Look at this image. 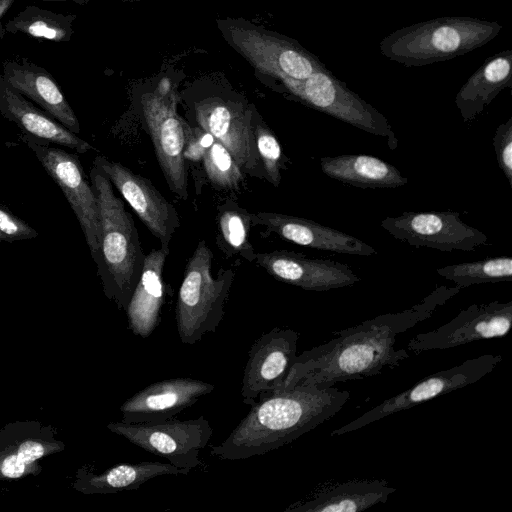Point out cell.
I'll return each mask as SVG.
<instances>
[{"instance_id":"cell-23","label":"cell","mask_w":512,"mask_h":512,"mask_svg":"<svg viewBox=\"0 0 512 512\" xmlns=\"http://www.w3.org/2000/svg\"><path fill=\"white\" fill-rule=\"evenodd\" d=\"M396 491L385 479H361L322 488L312 498L295 503L286 512H362L384 504Z\"/></svg>"},{"instance_id":"cell-34","label":"cell","mask_w":512,"mask_h":512,"mask_svg":"<svg viewBox=\"0 0 512 512\" xmlns=\"http://www.w3.org/2000/svg\"><path fill=\"white\" fill-rule=\"evenodd\" d=\"M184 159L199 161L213 144L215 138L202 128H192L184 122Z\"/></svg>"},{"instance_id":"cell-4","label":"cell","mask_w":512,"mask_h":512,"mask_svg":"<svg viewBox=\"0 0 512 512\" xmlns=\"http://www.w3.org/2000/svg\"><path fill=\"white\" fill-rule=\"evenodd\" d=\"M503 26L471 16H443L405 26L379 43L382 55L407 67L450 60L493 40Z\"/></svg>"},{"instance_id":"cell-32","label":"cell","mask_w":512,"mask_h":512,"mask_svg":"<svg viewBox=\"0 0 512 512\" xmlns=\"http://www.w3.org/2000/svg\"><path fill=\"white\" fill-rule=\"evenodd\" d=\"M492 142L498 166L512 187V116L496 128Z\"/></svg>"},{"instance_id":"cell-29","label":"cell","mask_w":512,"mask_h":512,"mask_svg":"<svg viewBox=\"0 0 512 512\" xmlns=\"http://www.w3.org/2000/svg\"><path fill=\"white\" fill-rule=\"evenodd\" d=\"M218 229L221 247L229 254H239L248 261H254L255 251L249 242L252 214L227 201L219 207Z\"/></svg>"},{"instance_id":"cell-9","label":"cell","mask_w":512,"mask_h":512,"mask_svg":"<svg viewBox=\"0 0 512 512\" xmlns=\"http://www.w3.org/2000/svg\"><path fill=\"white\" fill-rule=\"evenodd\" d=\"M108 428L130 443L156 456L165 458L177 468L190 472L201 464L204 449L213 429L204 416L195 419H167L160 422H113Z\"/></svg>"},{"instance_id":"cell-14","label":"cell","mask_w":512,"mask_h":512,"mask_svg":"<svg viewBox=\"0 0 512 512\" xmlns=\"http://www.w3.org/2000/svg\"><path fill=\"white\" fill-rule=\"evenodd\" d=\"M298 339L295 330L274 327L253 343L242 378L244 404L251 406L283 388L297 356Z\"/></svg>"},{"instance_id":"cell-33","label":"cell","mask_w":512,"mask_h":512,"mask_svg":"<svg viewBox=\"0 0 512 512\" xmlns=\"http://www.w3.org/2000/svg\"><path fill=\"white\" fill-rule=\"evenodd\" d=\"M38 232L24 220L15 216L6 206L0 204V238L3 242L33 239Z\"/></svg>"},{"instance_id":"cell-7","label":"cell","mask_w":512,"mask_h":512,"mask_svg":"<svg viewBox=\"0 0 512 512\" xmlns=\"http://www.w3.org/2000/svg\"><path fill=\"white\" fill-rule=\"evenodd\" d=\"M279 83L306 106L385 139L391 150L398 147V138L387 118L327 68L301 81L287 78Z\"/></svg>"},{"instance_id":"cell-19","label":"cell","mask_w":512,"mask_h":512,"mask_svg":"<svg viewBox=\"0 0 512 512\" xmlns=\"http://www.w3.org/2000/svg\"><path fill=\"white\" fill-rule=\"evenodd\" d=\"M252 224L263 225L280 238L308 248L357 256H373L377 251L368 243L313 220L275 213L252 214Z\"/></svg>"},{"instance_id":"cell-18","label":"cell","mask_w":512,"mask_h":512,"mask_svg":"<svg viewBox=\"0 0 512 512\" xmlns=\"http://www.w3.org/2000/svg\"><path fill=\"white\" fill-rule=\"evenodd\" d=\"M195 111L200 127L231 153L242 171L252 173L260 158L251 113L219 98L196 103Z\"/></svg>"},{"instance_id":"cell-16","label":"cell","mask_w":512,"mask_h":512,"mask_svg":"<svg viewBox=\"0 0 512 512\" xmlns=\"http://www.w3.org/2000/svg\"><path fill=\"white\" fill-rule=\"evenodd\" d=\"M254 262L275 279L306 291L324 292L361 281L347 264L287 250L256 253Z\"/></svg>"},{"instance_id":"cell-36","label":"cell","mask_w":512,"mask_h":512,"mask_svg":"<svg viewBox=\"0 0 512 512\" xmlns=\"http://www.w3.org/2000/svg\"><path fill=\"white\" fill-rule=\"evenodd\" d=\"M26 466L17 455H9L2 463V473L9 478H18L25 472Z\"/></svg>"},{"instance_id":"cell-5","label":"cell","mask_w":512,"mask_h":512,"mask_svg":"<svg viewBox=\"0 0 512 512\" xmlns=\"http://www.w3.org/2000/svg\"><path fill=\"white\" fill-rule=\"evenodd\" d=\"M213 254L201 240L189 259L181 282L177 304L176 325L180 341L196 344L206 333L218 328L234 278L232 269L211 274Z\"/></svg>"},{"instance_id":"cell-6","label":"cell","mask_w":512,"mask_h":512,"mask_svg":"<svg viewBox=\"0 0 512 512\" xmlns=\"http://www.w3.org/2000/svg\"><path fill=\"white\" fill-rule=\"evenodd\" d=\"M226 41L258 72L277 80H304L316 71L326 69L320 59L294 39L246 21H219Z\"/></svg>"},{"instance_id":"cell-24","label":"cell","mask_w":512,"mask_h":512,"mask_svg":"<svg viewBox=\"0 0 512 512\" xmlns=\"http://www.w3.org/2000/svg\"><path fill=\"white\" fill-rule=\"evenodd\" d=\"M506 88H512L511 49L487 58L457 92L455 105L463 122L474 121Z\"/></svg>"},{"instance_id":"cell-28","label":"cell","mask_w":512,"mask_h":512,"mask_svg":"<svg viewBox=\"0 0 512 512\" xmlns=\"http://www.w3.org/2000/svg\"><path fill=\"white\" fill-rule=\"evenodd\" d=\"M436 272L461 289L477 284L511 282L512 258L510 256L487 257L437 268Z\"/></svg>"},{"instance_id":"cell-2","label":"cell","mask_w":512,"mask_h":512,"mask_svg":"<svg viewBox=\"0 0 512 512\" xmlns=\"http://www.w3.org/2000/svg\"><path fill=\"white\" fill-rule=\"evenodd\" d=\"M350 393L334 386L297 382L251 405L248 414L211 455L242 460L263 455L291 443L334 417Z\"/></svg>"},{"instance_id":"cell-12","label":"cell","mask_w":512,"mask_h":512,"mask_svg":"<svg viewBox=\"0 0 512 512\" xmlns=\"http://www.w3.org/2000/svg\"><path fill=\"white\" fill-rule=\"evenodd\" d=\"M501 361V355L484 354L434 373L407 390L384 400L351 422L333 430L330 436L354 432L387 416L473 384L492 372Z\"/></svg>"},{"instance_id":"cell-8","label":"cell","mask_w":512,"mask_h":512,"mask_svg":"<svg viewBox=\"0 0 512 512\" xmlns=\"http://www.w3.org/2000/svg\"><path fill=\"white\" fill-rule=\"evenodd\" d=\"M19 138L34 152L41 166L58 185L75 213L90 253L100 263V219L97 198L76 154L27 134Z\"/></svg>"},{"instance_id":"cell-25","label":"cell","mask_w":512,"mask_h":512,"mask_svg":"<svg viewBox=\"0 0 512 512\" xmlns=\"http://www.w3.org/2000/svg\"><path fill=\"white\" fill-rule=\"evenodd\" d=\"M321 171L329 178L362 189H393L408 183V178L392 164L365 154L324 156Z\"/></svg>"},{"instance_id":"cell-15","label":"cell","mask_w":512,"mask_h":512,"mask_svg":"<svg viewBox=\"0 0 512 512\" xmlns=\"http://www.w3.org/2000/svg\"><path fill=\"white\" fill-rule=\"evenodd\" d=\"M93 166L100 170L130 204L142 222L168 247L180 220L174 206L152 185L150 180L133 173L122 164L97 156Z\"/></svg>"},{"instance_id":"cell-26","label":"cell","mask_w":512,"mask_h":512,"mask_svg":"<svg viewBox=\"0 0 512 512\" xmlns=\"http://www.w3.org/2000/svg\"><path fill=\"white\" fill-rule=\"evenodd\" d=\"M75 14L56 13L28 5L4 25L6 32L23 33L54 42H69L74 34Z\"/></svg>"},{"instance_id":"cell-17","label":"cell","mask_w":512,"mask_h":512,"mask_svg":"<svg viewBox=\"0 0 512 512\" xmlns=\"http://www.w3.org/2000/svg\"><path fill=\"white\" fill-rule=\"evenodd\" d=\"M215 386L190 377H177L152 383L128 398L120 407L122 422H160L173 418L194 405Z\"/></svg>"},{"instance_id":"cell-39","label":"cell","mask_w":512,"mask_h":512,"mask_svg":"<svg viewBox=\"0 0 512 512\" xmlns=\"http://www.w3.org/2000/svg\"><path fill=\"white\" fill-rule=\"evenodd\" d=\"M122 1H124V2L131 1L132 2V1H139V0H122Z\"/></svg>"},{"instance_id":"cell-20","label":"cell","mask_w":512,"mask_h":512,"mask_svg":"<svg viewBox=\"0 0 512 512\" xmlns=\"http://www.w3.org/2000/svg\"><path fill=\"white\" fill-rule=\"evenodd\" d=\"M2 76L20 94L36 103L71 132H80V123L58 83L45 68L27 58L2 62Z\"/></svg>"},{"instance_id":"cell-31","label":"cell","mask_w":512,"mask_h":512,"mask_svg":"<svg viewBox=\"0 0 512 512\" xmlns=\"http://www.w3.org/2000/svg\"><path fill=\"white\" fill-rule=\"evenodd\" d=\"M254 136L266 179L273 186L278 187L281 181L280 168L283 158L281 146L272 131L263 124L255 126Z\"/></svg>"},{"instance_id":"cell-40","label":"cell","mask_w":512,"mask_h":512,"mask_svg":"<svg viewBox=\"0 0 512 512\" xmlns=\"http://www.w3.org/2000/svg\"><path fill=\"white\" fill-rule=\"evenodd\" d=\"M2 242H3V241H2V239L0 238V245L2 244Z\"/></svg>"},{"instance_id":"cell-37","label":"cell","mask_w":512,"mask_h":512,"mask_svg":"<svg viewBox=\"0 0 512 512\" xmlns=\"http://www.w3.org/2000/svg\"><path fill=\"white\" fill-rule=\"evenodd\" d=\"M15 0H0V39L6 33L5 26L2 23V18L11 8Z\"/></svg>"},{"instance_id":"cell-30","label":"cell","mask_w":512,"mask_h":512,"mask_svg":"<svg viewBox=\"0 0 512 512\" xmlns=\"http://www.w3.org/2000/svg\"><path fill=\"white\" fill-rule=\"evenodd\" d=\"M203 159L205 172L212 183L226 189L238 188L244 178L243 171L219 141L214 140Z\"/></svg>"},{"instance_id":"cell-10","label":"cell","mask_w":512,"mask_h":512,"mask_svg":"<svg viewBox=\"0 0 512 512\" xmlns=\"http://www.w3.org/2000/svg\"><path fill=\"white\" fill-rule=\"evenodd\" d=\"M454 210L403 212L396 217H385L380 226L393 238L415 247H426L442 252H474L490 245L488 236L461 219Z\"/></svg>"},{"instance_id":"cell-35","label":"cell","mask_w":512,"mask_h":512,"mask_svg":"<svg viewBox=\"0 0 512 512\" xmlns=\"http://www.w3.org/2000/svg\"><path fill=\"white\" fill-rule=\"evenodd\" d=\"M44 454L43 446L35 441H26L22 443L17 451V457L25 465H29Z\"/></svg>"},{"instance_id":"cell-13","label":"cell","mask_w":512,"mask_h":512,"mask_svg":"<svg viewBox=\"0 0 512 512\" xmlns=\"http://www.w3.org/2000/svg\"><path fill=\"white\" fill-rule=\"evenodd\" d=\"M512 325V300L472 304L446 324L411 338L407 350L415 354L444 350L483 339L505 337Z\"/></svg>"},{"instance_id":"cell-38","label":"cell","mask_w":512,"mask_h":512,"mask_svg":"<svg viewBox=\"0 0 512 512\" xmlns=\"http://www.w3.org/2000/svg\"><path fill=\"white\" fill-rule=\"evenodd\" d=\"M42 1H62V2L70 1V2H74L76 4L84 5V4H87L88 2H90L91 0H42Z\"/></svg>"},{"instance_id":"cell-1","label":"cell","mask_w":512,"mask_h":512,"mask_svg":"<svg viewBox=\"0 0 512 512\" xmlns=\"http://www.w3.org/2000/svg\"><path fill=\"white\" fill-rule=\"evenodd\" d=\"M460 290L459 286H437L408 309L334 332L335 337L328 342L296 356L282 389L297 382L334 386L397 368L409 354L405 349H395L396 337L428 319Z\"/></svg>"},{"instance_id":"cell-11","label":"cell","mask_w":512,"mask_h":512,"mask_svg":"<svg viewBox=\"0 0 512 512\" xmlns=\"http://www.w3.org/2000/svg\"><path fill=\"white\" fill-rule=\"evenodd\" d=\"M141 110L151 136L157 160L171 191L188 198L187 170L183 157L184 121L176 111V96L169 83L141 96Z\"/></svg>"},{"instance_id":"cell-21","label":"cell","mask_w":512,"mask_h":512,"mask_svg":"<svg viewBox=\"0 0 512 512\" xmlns=\"http://www.w3.org/2000/svg\"><path fill=\"white\" fill-rule=\"evenodd\" d=\"M0 114L23 134L86 153L95 148L15 90L0 74Z\"/></svg>"},{"instance_id":"cell-27","label":"cell","mask_w":512,"mask_h":512,"mask_svg":"<svg viewBox=\"0 0 512 512\" xmlns=\"http://www.w3.org/2000/svg\"><path fill=\"white\" fill-rule=\"evenodd\" d=\"M187 475L188 472L170 463L143 461L121 463L104 474L91 479V484L99 490L117 492L138 489L143 483L162 475Z\"/></svg>"},{"instance_id":"cell-22","label":"cell","mask_w":512,"mask_h":512,"mask_svg":"<svg viewBox=\"0 0 512 512\" xmlns=\"http://www.w3.org/2000/svg\"><path fill=\"white\" fill-rule=\"evenodd\" d=\"M168 253L169 247L161 246L144 258L139 281L125 309L128 328L136 336L147 338L159 325L165 302L163 269Z\"/></svg>"},{"instance_id":"cell-3","label":"cell","mask_w":512,"mask_h":512,"mask_svg":"<svg viewBox=\"0 0 512 512\" xmlns=\"http://www.w3.org/2000/svg\"><path fill=\"white\" fill-rule=\"evenodd\" d=\"M100 219V263L107 295L124 310L139 281L144 258L134 220L122 200L113 191L112 183L95 166L90 171Z\"/></svg>"}]
</instances>
